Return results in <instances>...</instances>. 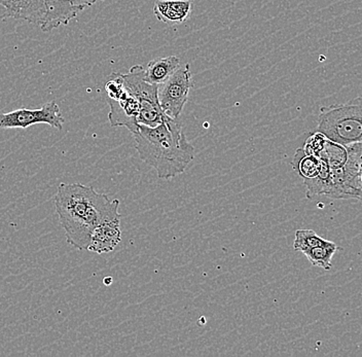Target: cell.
Returning a JSON list of instances; mask_svg holds the SVG:
<instances>
[{
    "label": "cell",
    "instance_id": "1",
    "mask_svg": "<svg viewBox=\"0 0 362 357\" xmlns=\"http://www.w3.org/2000/svg\"><path fill=\"white\" fill-rule=\"evenodd\" d=\"M54 203L67 242L78 250H89L90 236L97 226L122 218L119 201L110 200L107 195L89 185L60 184Z\"/></svg>",
    "mask_w": 362,
    "mask_h": 357
},
{
    "label": "cell",
    "instance_id": "2",
    "mask_svg": "<svg viewBox=\"0 0 362 357\" xmlns=\"http://www.w3.org/2000/svg\"><path fill=\"white\" fill-rule=\"evenodd\" d=\"M133 136L140 159L157 171L160 180L185 172L196 156L178 119L167 117L156 127L139 125Z\"/></svg>",
    "mask_w": 362,
    "mask_h": 357
},
{
    "label": "cell",
    "instance_id": "3",
    "mask_svg": "<svg viewBox=\"0 0 362 357\" xmlns=\"http://www.w3.org/2000/svg\"><path fill=\"white\" fill-rule=\"evenodd\" d=\"M83 10L72 0H0V21L25 20L49 33L67 25Z\"/></svg>",
    "mask_w": 362,
    "mask_h": 357
},
{
    "label": "cell",
    "instance_id": "4",
    "mask_svg": "<svg viewBox=\"0 0 362 357\" xmlns=\"http://www.w3.org/2000/svg\"><path fill=\"white\" fill-rule=\"evenodd\" d=\"M317 131L344 146L361 144L362 97L321 108Z\"/></svg>",
    "mask_w": 362,
    "mask_h": 357
},
{
    "label": "cell",
    "instance_id": "5",
    "mask_svg": "<svg viewBox=\"0 0 362 357\" xmlns=\"http://www.w3.org/2000/svg\"><path fill=\"white\" fill-rule=\"evenodd\" d=\"M122 76L124 87L139 103L138 125L156 127L163 123L168 115L163 112L158 103V86L148 83L144 78V67L135 65L128 74H122Z\"/></svg>",
    "mask_w": 362,
    "mask_h": 357
},
{
    "label": "cell",
    "instance_id": "6",
    "mask_svg": "<svg viewBox=\"0 0 362 357\" xmlns=\"http://www.w3.org/2000/svg\"><path fill=\"white\" fill-rule=\"evenodd\" d=\"M192 87L189 64L178 67L168 80L158 86V103L163 112L172 119H180Z\"/></svg>",
    "mask_w": 362,
    "mask_h": 357
},
{
    "label": "cell",
    "instance_id": "7",
    "mask_svg": "<svg viewBox=\"0 0 362 357\" xmlns=\"http://www.w3.org/2000/svg\"><path fill=\"white\" fill-rule=\"evenodd\" d=\"M65 119L55 101L45 103L38 110H21L0 114V129H27L36 124H47L62 130Z\"/></svg>",
    "mask_w": 362,
    "mask_h": 357
},
{
    "label": "cell",
    "instance_id": "8",
    "mask_svg": "<svg viewBox=\"0 0 362 357\" xmlns=\"http://www.w3.org/2000/svg\"><path fill=\"white\" fill-rule=\"evenodd\" d=\"M108 104L110 108L108 119L112 127H126L132 134L137 132L139 103L126 87L117 98L110 99Z\"/></svg>",
    "mask_w": 362,
    "mask_h": 357
},
{
    "label": "cell",
    "instance_id": "9",
    "mask_svg": "<svg viewBox=\"0 0 362 357\" xmlns=\"http://www.w3.org/2000/svg\"><path fill=\"white\" fill-rule=\"evenodd\" d=\"M119 225H121V218L110 219L97 226L90 236L88 250L99 254L113 252L122 240Z\"/></svg>",
    "mask_w": 362,
    "mask_h": 357
},
{
    "label": "cell",
    "instance_id": "10",
    "mask_svg": "<svg viewBox=\"0 0 362 357\" xmlns=\"http://www.w3.org/2000/svg\"><path fill=\"white\" fill-rule=\"evenodd\" d=\"M191 0H157L153 13L160 22L168 25L182 24L191 15Z\"/></svg>",
    "mask_w": 362,
    "mask_h": 357
},
{
    "label": "cell",
    "instance_id": "11",
    "mask_svg": "<svg viewBox=\"0 0 362 357\" xmlns=\"http://www.w3.org/2000/svg\"><path fill=\"white\" fill-rule=\"evenodd\" d=\"M180 66V60L176 56L153 59L144 69V78L153 85H160Z\"/></svg>",
    "mask_w": 362,
    "mask_h": 357
},
{
    "label": "cell",
    "instance_id": "12",
    "mask_svg": "<svg viewBox=\"0 0 362 357\" xmlns=\"http://www.w3.org/2000/svg\"><path fill=\"white\" fill-rule=\"evenodd\" d=\"M291 166L303 180H311L320 172L322 160L315 156L307 155L303 148H298L294 153Z\"/></svg>",
    "mask_w": 362,
    "mask_h": 357
},
{
    "label": "cell",
    "instance_id": "13",
    "mask_svg": "<svg viewBox=\"0 0 362 357\" xmlns=\"http://www.w3.org/2000/svg\"><path fill=\"white\" fill-rule=\"evenodd\" d=\"M341 248L332 241H328L323 245L317 246L315 248L305 252L308 261L314 267L322 268L323 270L329 271L332 269V259L334 255Z\"/></svg>",
    "mask_w": 362,
    "mask_h": 357
},
{
    "label": "cell",
    "instance_id": "14",
    "mask_svg": "<svg viewBox=\"0 0 362 357\" xmlns=\"http://www.w3.org/2000/svg\"><path fill=\"white\" fill-rule=\"evenodd\" d=\"M319 159L327 162L330 168H339L344 166L348 160V151L346 146L327 139L325 148L319 155Z\"/></svg>",
    "mask_w": 362,
    "mask_h": 357
},
{
    "label": "cell",
    "instance_id": "15",
    "mask_svg": "<svg viewBox=\"0 0 362 357\" xmlns=\"http://www.w3.org/2000/svg\"><path fill=\"white\" fill-rule=\"evenodd\" d=\"M327 240L319 236L313 230H298L296 232V239H294L293 248L296 252L305 254L308 250L315 248L317 246L323 245Z\"/></svg>",
    "mask_w": 362,
    "mask_h": 357
},
{
    "label": "cell",
    "instance_id": "16",
    "mask_svg": "<svg viewBox=\"0 0 362 357\" xmlns=\"http://www.w3.org/2000/svg\"><path fill=\"white\" fill-rule=\"evenodd\" d=\"M327 137L322 133L317 132L311 133L310 136L305 140L304 148L305 153L307 155L315 156L319 157L321 151L325 148V144H327Z\"/></svg>",
    "mask_w": 362,
    "mask_h": 357
},
{
    "label": "cell",
    "instance_id": "17",
    "mask_svg": "<svg viewBox=\"0 0 362 357\" xmlns=\"http://www.w3.org/2000/svg\"><path fill=\"white\" fill-rule=\"evenodd\" d=\"M348 151V160L346 167L352 170L362 169V142L361 144H350L346 146Z\"/></svg>",
    "mask_w": 362,
    "mask_h": 357
},
{
    "label": "cell",
    "instance_id": "18",
    "mask_svg": "<svg viewBox=\"0 0 362 357\" xmlns=\"http://www.w3.org/2000/svg\"><path fill=\"white\" fill-rule=\"evenodd\" d=\"M346 169L349 173L351 187H352L353 192H354L355 200L359 201L362 204V169L352 170V169L347 168V167H346Z\"/></svg>",
    "mask_w": 362,
    "mask_h": 357
},
{
    "label": "cell",
    "instance_id": "19",
    "mask_svg": "<svg viewBox=\"0 0 362 357\" xmlns=\"http://www.w3.org/2000/svg\"><path fill=\"white\" fill-rule=\"evenodd\" d=\"M97 0H72L76 6H81V8H86L88 6H93Z\"/></svg>",
    "mask_w": 362,
    "mask_h": 357
},
{
    "label": "cell",
    "instance_id": "20",
    "mask_svg": "<svg viewBox=\"0 0 362 357\" xmlns=\"http://www.w3.org/2000/svg\"><path fill=\"white\" fill-rule=\"evenodd\" d=\"M112 278H105V279H104V284H105V286H110V284H112Z\"/></svg>",
    "mask_w": 362,
    "mask_h": 357
}]
</instances>
